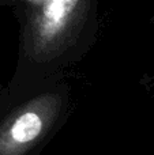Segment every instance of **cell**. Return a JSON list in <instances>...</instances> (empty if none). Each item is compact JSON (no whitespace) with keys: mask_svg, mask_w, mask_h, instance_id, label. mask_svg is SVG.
Segmentation results:
<instances>
[{"mask_svg":"<svg viewBox=\"0 0 154 155\" xmlns=\"http://www.w3.org/2000/svg\"><path fill=\"white\" fill-rule=\"evenodd\" d=\"M71 88L57 80L0 107V155H40L71 114Z\"/></svg>","mask_w":154,"mask_h":155,"instance_id":"cell-2","label":"cell"},{"mask_svg":"<svg viewBox=\"0 0 154 155\" xmlns=\"http://www.w3.org/2000/svg\"><path fill=\"white\" fill-rule=\"evenodd\" d=\"M152 25H153V26H154V16H153V18H152Z\"/></svg>","mask_w":154,"mask_h":155,"instance_id":"cell-3","label":"cell"},{"mask_svg":"<svg viewBox=\"0 0 154 155\" xmlns=\"http://www.w3.org/2000/svg\"><path fill=\"white\" fill-rule=\"evenodd\" d=\"M19 25L16 67L0 88V107L42 87L65 79L95 44L100 31L95 0H0Z\"/></svg>","mask_w":154,"mask_h":155,"instance_id":"cell-1","label":"cell"}]
</instances>
